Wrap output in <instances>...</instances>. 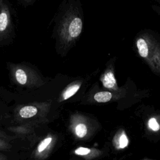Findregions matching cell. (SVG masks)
<instances>
[{
    "mask_svg": "<svg viewBox=\"0 0 160 160\" xmlns=\"http://www.w3.org/2000/svg\"><path fill=\"white\" fill-rule=\"evenodd\" d=\"M157 1H158L159 2H160V0H157Z\"/></svg>",
    "mask_w": 160,
    "mask_h": 160,
    "instance_id": "obj_17",
    "label": "cell"
},
{
    "mask_svg": "<svg viewBox=\"0 0 160 160\" xmlns=\"http://www.w3.org/2000/svg\"><path fill=\"white\" fill-rule=\"evenodd\" d=\"M38 113V109L34 106H26L20 109L19 116L22 118H30Z\"/></svg>",
    "mask_w": 160,
    "mask_h": 160,
    "instance_id": "obj_4",
    "label": "cell"
},
{
    "mask_svg": "<svg viewBox=\"0 0 160 160\" xmlns=\"http://www.w3.org/2000/svg\"><path fill=\"white\" fill-rule=\"evenodd\" d=\"M91 150L89 148H83V147H80L78 148V149H76L74 151V152L78 154V155H80V156H85L88 154L90 152Z\"/></svg>",
    "mask_w": 160,
    "mask_h": 160,
    "instance_id": "obj_14",
    "label": "cell"
},
{
    "mask_svg": "<svg viewBox=\"0 0 160 160\" xmlns=\"http://www.w3.org/2000/svg\"><path fill=\"white\" fill-rule=\"evenodd\" d=\"M81 87V83L78 82L73 84L70 85L68 86L62 92L61 96V101L66 100L72 96L74 94L76 93V92L79 90V89Z\"/></svg>",
    "mask_w": 160,
    "mask_h": 160,
    "instance_id": "obj_5",
    "label": "cell"
},
{
    "mask_svg": "<svg viewBox=\"0 0 160 160\" xmlns=\"http://www.w3.org/2000/svg\"><path fill=\"white\" fill-rule=\"evenodd\" d=\"M128 142L129 141L126 134L122 132V133L120 135L118 139V148L121 149L126 148L128 144Z\"/></svg>",
    "mask_w": 160,
    "mask_h": 160,
    "instance_id": "obj_12",
    "label": "cell"
},
{
    "mask_svg": "<svg viewBox=\"0 0 160 160\" xmlns=\"http://www.w3.org/2000/svg\"><path fill=\"white\" fill-rule=\"evenodd\" d=\"M83 28V13L81 2H76L64 14L60 27V36L68 44L76 41Z\"/></svg>",
    "mask_w": 160,
    "mask_h": 160,
    "instance_id": "obj_2",
    "label": "cell"
},
{
    "mask_svg": "<svg viewBox=\"0 0 160 160\" xmlns=\"http://www.w3.org/2000/svg\"><path fill=\"white\" fill-rule=\"evenodd\" d=\"M148 126L150 129L155 131H158L160 129V126L155 118H151L148 121Z\"/></svg>",
    "mask_w": 160,
    "mask_h": 160,
    "instance_id": "obj_13",
    "label": "cell"
},
{
    "mask_svg": "<svg viewBox=\"0 0 160 160\" xmlns=\"http://www.w3.org/2000/svg\"><path fill=\"white\" fill-rule=\"evenodd\" d=\"M152 9H154V11L160 16V7L159 6H156V5H153L152 6Z\"/></svg>",
    "mask_w": 160,
    "mask_h": 160,
    "instance_id": "obj_15",
    "label": "cell"
},
{
    "mask_svg": "<svg viewBox=\"0 0 160 160\" xmlns=\"http://www.w3.org/2000/svg\"><path fill=\"white\" fill-rule=\"evenodd\" d=\"M112 95L109 91H101L95 94L94 99L98 102H106L112 99Z\"/></svg>",
    "mask_w": 160,
    "mask_h": 160,
    "instance_id": "obj_6",
    "label": "cell"
},
{
    "mask_svg": "<svg viewBox=\"0 0 160 160\" xmlns=\"http://www.w3.org/2000/svg\"><path fill=\"white\" fill-rule=\"evenodd\" d=\"M52 141V138L51 136H48L47 138H46L45 139H44L38 145V148H37V151L39 153L42 152V151H44L47 148L48 146L50 144V143Z\"/></svg>",
    "mask_w": 160,
    "mask_h": 160,
    "instance_id": "obj_11",
    "label": "cell"
},
{
    "mask_svg": "<svg viewBox=\"0 0 160 160\" xmlns=\"http://www.w3.org/2000/svg\"><path fill=\"white\" fill-rule=\"evenodd\" d=\"M8 16L5 11H2L0 14V32L4 31L8 25Z\"/></svg>",
    "mask_w": 160,
    "mask_h": 160,
    "instance_id": "obj_9",
    "label": "cell"
},
{
    "mask_svg": "<svg viewBox=\"0 0 160 160\" xmlns=\"http://www.w3.org/2000/svg\"><path fill=\"white\" fill-rule=\"evenodd\" d=\"M102 82L103 86L108 89H117V83L113 72L111 71H107L102 76Z\"/></svg>",
    "mask_w": 160,
    "mask_h": 160,
    "instance_id": "obj_3",
    "label": "cell"
},
{
    "mask_svg": "<svg viewBox=\"0 0 160 160\" xmlns=\"http://www.w3.org/2000/svg\"><path fill=\"white\" fill-rule=\"evenodd\" d=\"M6 159L5 157H1V156H0V159Z\"/></svg>",
    "mask_w": 160,
    "mask_h": 160,
    "instance_id": "obj_16",
    "label": "cell"
},
{
    "mask_svg": "<svg viewBox=\"0 0 160 160\" xmlns=\"http://www.w3.org/2000/svg\"><path fill=\"white\" fill-rule=\"evenodd\" d=\"M11 148L9 139L0 131V150L8 151Z\"/></svg>",
    "mask_w": 160,
    "mask_h": 160,
    "instance_id": "obj_8",
    "label": "cell"
},
{
    "mask_svg": "<svg viewBox=\"0 0 160 160\" xmlns=\"http://www.w3.org/2000/svg\"><path fill=\"white\" fill-rule=\"evenodd\" d=\"M136 47L140 57L152 71L160 75V38L153 31L144 30L136 38Z\"/></svg>",
    "mask_w": 160,
    "mask_h": 160,
    "instance_id": "obj_1",
    "label": "cell"
},
{
    "mask_svg": "<svg viewBox=\"0 0 160 160\" xmlns=\"http://www.w3.org/2000/svg\"><path fill=\"white\" fill-rule=\"evenodd\" d=\"M15 78L16 81L21 85H25L28 81V76L24 70L21 68L17 69L15 71Z\"/></svg>",
    "mask_w": 160,
    "mask_h": 160,
    "instance_id": "obj_7",
    "label": "cell"
},
{
    "mask_svg": "<svg viewBox=\"0 0 160 160\" xmlns=\"http://www.w3.org/2000/svg\"><path fill=\"white\" fill-rule=\"evenodd\" d=\"M75 132H76V135L79 138H82L86 135V134L88 132V128L84 124L79 123L76 126Z\"/></svg>",
    "mask_w": 160,
    "mask_h": 160,
    "instance_id": "obj_10",
    "label": "cell"
}]
</instances>
